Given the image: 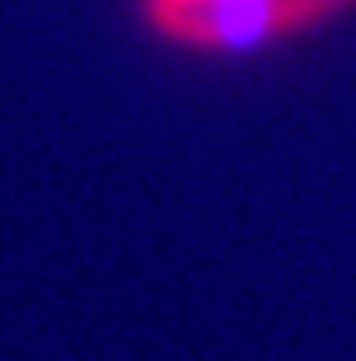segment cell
I'll list each match as a JSON object with an SVG mask.
<instances>
[{"mask_svg":"<svg viewBox=\"0 0 356 361\" xmlns=\"http://www.w3.org/2000/svg\"><path fill=\"white\" fill-rule=\"evenodd\" d=\"M347 5H356V0H188V5L159 15L154 29L188 49L231 54V49H255L279 34H294V29L313 25L323 15H337Z\"/></svg>","mask_w":356,"mask_h":361,"instance_id":"1","label":"cell"},{"mask_svg":"<svg viewBox=\"0 0 356 361\" xmlns=\"http://www.w3.org/2000/svg\"><path fill=\"white\" fill-rule=\"evenodd\" d=\"M178 5H188V0H145L149 20H159V15H168V10H178Z\"/></svg>","mask_w":356,"mask_h":361,"instance_id":"2","label":"cell"}]
</instances>
